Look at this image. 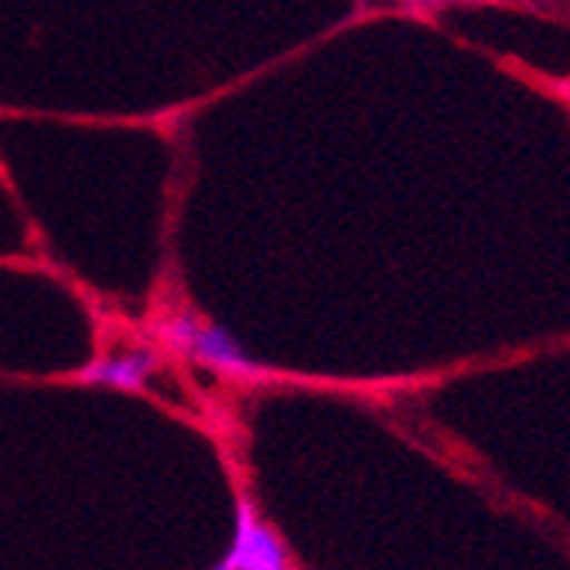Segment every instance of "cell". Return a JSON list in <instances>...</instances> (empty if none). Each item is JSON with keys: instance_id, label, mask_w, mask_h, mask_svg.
<instances>
[{"instance_id": "obj_1", "label": "cell", "mask_w": 570, "mask_h": 570, "mask_svg": "<svg viewBox=\"0 0 570 570\" xmlns=\"http://www.w3.org/2000/svg\"><path fill=\"white\" fill-rule=\"evenodd\" d=\"M154 332H158V338L175 355L191 362V366L213 370V373L229 376V380H249V376L261 373L256 358L243 348V342L226 325L202 318L191 307L168 311Z\"/></svg>"}, {"instance_id": "obj_2", "label": "cell", "mask_w": 570, "mask_h": 570, "mask_svg": "<svg viewBox=\"0 0 570 570\" xmlns=\"http://www.w3.org/2000/svg\"><path fill=\"white\" fill-rule=\"evenodd\" d=\"M291 563L294 560L281 533L267 520H261V512H256V505L246 495H239L233 543L216 567L219 570H287Z\"/></svg>"}, {"instance_id": "obj_3", "label": "cell", "mask_w": 570, "mask_h": 570, "mask_svg": "<svg viewBox=\"0 0 570 570\" xmlns=\"http://www.w3.org/2000/svg\"><path fill=\"white\" fill-rule=\"evenodd\" d=\"M158 373H161V355L147 345H137V348L99 355L79 373V380L89 386H110V390L134 393V390H144Z\"/></svg>"}, {"instance_id": "obj_4", "label": "cell", "mask_w": 570, "mask_h": 570, "mask_svg": "<svg viewBox=\"0 0 570 570\" xmlns=\"http://www.w3.org/2000/svg\"><path fill=\"white\" fill-rule=\"evenodd\" d=\"M410 4H424V8H434V4H444V0H410Z\"/></svg>"}]
</instances>
